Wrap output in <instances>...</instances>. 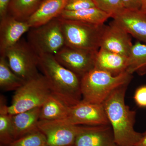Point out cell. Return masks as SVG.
Segmentation results:
<instances>
[{"label":"cell","mask_w":146,"mask_h":146,"mask_svg":"<svg viewBox=\"0 0 146 146\" xmlns=\"http://www.w3.org/2000/svg\"><path fill=\"white\" fill-rule=\"evenodd\" d=\"M129 84L119 87L103 104L115 142L119 146H135L142 133L134 129L136 112L126 104V92Z\"/></svg>","instance_id":"6da1fadb"},{"label":"cell","mask_w":146,"mask_h":146,"mask_svg":"<svg viewBox=\"0 0 146 146\" xmlns=\"http://www.w3.org/2000/svg\"><path fill=\"white\" fill-rule=\"evenodd\" d=\"M38 67L46 79L52 95L69 106L82 100L81 78L61 65L54 55H39Z\"/></svg>","instance_id":"7a4b0ae2"},{"label":"cell","mask_w":146,"mask_h":146,"mask_svg":"<svg viewBox=\"0 0 146 146\" xmlns=\"http://www.w3.org/2000/svg\"><path fill=\"white\" fill-rule=\"evenodd\" d=\"M131 79L132 75L126 71L114 76L94 68L81 78L82 100L92 103L103 104L114 90L129 84Z\"/></svg>","instance_id":"3957f363"},{"label":"cell","mask_w":146,"mask_h":146,"mask_svg":"<svg viewBox=\"0 0 146 146\" xmlns=\"http://www.w3.org/2000/svg\"><path fill=\"white\" fill-rule=\"evenodd\" d=\"M58 18L61 24L65 46L92 52H97L100 49L105 25H94Z\"/></svg>","instance_id":"277c9868"},{"label":"cell","mask_w":146,"mask_h":146,"mask_svg":"<svg viewBox=\"0 0 146 146\" xmlns=\"http://www.w3.org/2000/svg\"><path fill=\"white\" fill-rule=\"evenodd\" d=\"M52 94L46 79L39 74L15 91L7 110L11 115L41 107Z\"/></svg>","instance_id":"5b68a950"},{"label":"cell","mask_w":146,"mask_h":146,"mask_svg":"<svg viewBox=\"0 0 146 146\" xmlns=\"http://www.w3.org/2000/svg\"><path fill=\"white\" fill-rule=\"evenodd\" d=\"M27 42L39 55H55L65 46L61 24L58 18L28 32Z\"/></svg>","instance_id":"8992f818"},{"label":"cell","mask_w":146,"mask_h":146,"mask_svg":"<svg viewBox=\"0 0 146 146\" xmlns=\"http://www.w3.org/2000/svg\"><path fill=\"white\" fill-rule=\"evenodd\" d=\"M1 55L6 58L11 70L25 82L39 74V56L25 40L21 39Z\"/></svg>","instance_id":"52a82bcc"},{"label":"cell","mask_w":146,"mask_h":146,"mask_svg":"<svg viewBox=\"0 0 146 146\" xmlns=\"http://www.w3.org/2000/svg\"><path fill=\"white\" fill-rule=\"evenodd\" d=\"M82 125L72 124L65 119L39 120L38 129L44 135L48 146H69L74 145Z\"/></svg>","instance_id":"ba28073f"},{"label":"cell","mask_w":146,"mask_h":146,"mask_svg":"<svg viewBox=\"0 0 146 146\" xmlns=\"http://www.w3.org/2000/svg\"><path fill=\"white\" fill-rule=\"evenodd\" d=\"M66 121L76 125L99 126L110 124L103 104L82 100L69 107Z\"/></svg>","instance_id":"9c48e42d"},{"label":"cell","mask_w":146,"mask_h":146,"mask_svg":"<svg viewBox=\"0 0 146 146\" xmlns=\"http://www.w3.org/2000/svg\"><path fill=\"white\" fill-rule=\"evenodd\" d=\"M97 52L65 46L54 56L61 65L81 78L94 68V58Z\"/></svg>","instance_id":"30bf717a"},{"label":"cell","mask_w":146,"mask_h":146,"mask_svg":"<svg viewBox=\"0 0 146 146\" xmlns=\"http://www.w3.org/2000/svg\"><path fill=\"white\" fill-rule=\"evenodd\" d=\"M129 35L113 21L106 26L101 39L100 48L128 57L133 45Z\"/></svg>","instance_id":"8fae6325"},{"label":"cell","mask_w":146,"mask_h":146,"mask_svg":"<svg viewBox=\"0 0 146 146\" xmlns=\"http://www.w3.org/2000/svg\"><path fill=\"white\" fill-rule=\"evenodd\" d=\"M74 145L75 146H119L115 142L110 125H82Z\"/></svg>","instance_id":"7c38bea8"},{"label":"cell","mask_w":146,"mask_h":146,"mask_svg":"<svg viewBox=\"0 0 146 146\" xmlns=\"http://www.w3.org/2000/svg\"><path fill=\"white\" fill-rule=\"evenodd\" d=\"M112 18L128 33L146 43V15L143 11L124 9Z\"/></svg>","instance_id":"4fadbf2b"},{"label":"cell","mask_w":146,"mask_h":146,"mask_svg":"<svg viewBox=\"0 0 146 146\" xmlns=\"http://www.w3.org/2000/svg\"><path fill=\"white\" fill-rule=\"evenodd\" d=\"M0 20V54L1 55L7 49L20 41L23 35L31 28L27 22L18 21L9 14Z\"/></svg>","instance_id":"5bb4252c"},{"label":"cell","mask_w":146,"mask_h":146,"mask_svg":"<svg viewBox=\"0 0 146 146\" xmlns=\"http://www.w3.org/2000/svg\"><path fill=\"white\" fill-rule=\"evenodd\" d=\"M68 1V0H42L27 22L31 28L36 27L58 18L65 10Z\"/></svg>","instance_id":"9a60e30c"},{"label":"cell","mask_w":146,"mask_h":146,"mask_svg":"<svg viewBox=\"0 0 146 146\" xmlns=\"http://www.w3.org/2000/svg\"><path fill=\"white\" fill-rule=\"evenodd\" d=\"M128 57L100 48L94 58V68L117 76L126 71Z\"/></svg>","instance_id":"2e32d148"},{"label":"cell","mask_w":146,"mask_h":146,"mask_svg":"<svg viewBox=\"0 0 146 146\" xmlns=\"http://www.w3.org/2000/svg\"><path fill=\"white\" fill-rule=\"evenodd\" d=\"M41 107L12 115L14 140L39 130Z\"/></svg>","instance_id":"e0dca14e"},{"label":"cell","mask_w":146,"mask_h":146,"mask_svg":"<svg viewBox=\"0 0 146 146\" xmlns=\"http://www.w3.org/2000/svg\"><path fill=\"white\" fill-rule=\"evenodd\" d=\"M110 18L111 16L109 14L96 7H94L75 11L65 9L58 18L101 25L104 24L105 22Z\"/></svg>","instance_id":"ac0fdd59"},{"label":"cell","mask_w":146,"mask_h":146,"mask_svg":"<svg viewBox=\"0 0 146 146\" xmlns=\"http://www.w3.org/2000/svg\"><path fill=\"white\" fill-rule=\"evenodd\" d=\"M70 107L52 94L41 107L40 120L65 119Z\"/></svg>","instance_id":"d6986e66"},{"label":"cell","mask_w":146,"mask_h":146,"mask_svg":"<svg viewBox=\"0 0 146 146\" xmlns=\"http://www.w3.org/2000/svg\"><path fill=\"white\" fill-rule=\"evenodd\" d=\"M42 0H11L8 14L18 21L27 22L39 7Z\"/></svg>","instance_id":"ffe728a7"},{"label":"cell","mask_w":146,"mask_h":146,"mask_svg":"<svg viewBox=\"0 0 146 146\" xmlns=\"http://www.w3.org/2000/svg\"><path fill=\"white\" fill-rule=\"evenodd\" d=\"M126 72L132 75L137 72L143 75L146 73V44L138 42L133 45L128 56Z\"/></svg>","instance_id":"44dd1931"},{"label":"cell","mask_w":146,"mask_h":146,"mask_svg":"<svg viewBox=\"0 0 146 146\" xmlns=\"http://www.w3.org/2000/svg\"><path fill=\"white\" fill-rule=\"evenodd\" d=\"M25 82L11 69L4 55L0 56V87L5 91H16Z\"/></svg>","instance_id":"7402d4cb"},{"label":"cell","mask_w":146,"mask_h":146,"mask_svg":"<svg viewBox=\"0 0 146 146\" xmlns=\"http://www.w3.org/2000/svg\"><path fill=\"white\" fill-rule=\"evenodd\" d=\"M0 99V143L1 146H5L14 141L12 115L9 113L4 97Z\"/></svg>","instance_id":"603a6c76"},{"label":"cell","mask_w":146,"mask_h":146,"mask_svg":"<svg viewBox=\"0 0 146 146\" xmlns=\"http://www.w3.org/2000/svg\"><path fill=\"white\" fill-rule=\"evenodd\" d=\"M5 146H48L46 139L39 130L14 140Z\"/></svg>","instance_id":"cb8c5ba5"},{"label":"cell","mask_w":146,"mask_h":146,"mask_svg":"<svg viewBox=\"0 0 146 146\" xmlns=\"http://www.w3.org/2000/svg\"><path fill=\"white\" fill-rule=\"evenodd\" d=\"M96 7L109 14L112 18L124 8L121 0H94Z\"/></svg>","instance_id":"d4e9b609"},{"label":"cell","mask_w":146,"mask_h":146,"mask_svg":"<svg viewBox=\"0 0 146 146\" xmlns=\"http://www.w3.org/2000/svg\"><path fill=\"white\" fill-rule=\"evenodd\" d=\"M96 7L94 0H68L65 10L75 11Z\"/></svg>","instance_id":"484cf974"},{"label":"cell","mask_w":146,"mask_h":146,"mask_svg":"<svg viewBox=\"0 0 146 146\" xmlns=\"http://www.w3.org/2000/svg\"><path fill=\"white\" fill-rule=\"evenodd\" d=\"M133 99L138 107L146 108V85H142L136 89Z\"/></svg>","instance_id":"4316f807"},{"label":"cell","mask_w":146,"mask_h":146,"mask_svg":"<svg viewBox=\"0 0 146 146\" xmlns=\"http://www.w3.org/2000/svg\"><path fill=\"white\" fill-rule=\"evenodd\" d=\"M124 8L129 10H141L142 0H121Z\"/></svg>","instance_id":"83f0119b"},{"label":"cell","mask_w":146,"mask_h":146,"mask_svg":"<svg viewBox=\"0 0 146 146\" xmlns=\"http://www.w3.org/2000/svg\"><path fill=\"white\" fill-rule=\"evenodd\" d=\"M11 0H0V19L8 14L9 6Z\"/></svg>","instance_id":"f1b7e54d"},{"label":"cell","mask_w":146,"mask_h":146,"mask_svg":"<svg viewBox=\"0 0 146 146\" xmlns=\"http://www.w3.org/2000/svg\"><path fill=\"white\" fill-rule=\"evenodd\" d=\"M135 146H146V131L142 133V136L141 140Z\"/></svg>","instance_id":"f546056e"},{"label":"cell","mask_w":146,"mask_h":146,"mask_svg":"<svg viewBox=\"0 0 146 146\" xmlns=\"http://www.w3.org/2000/svg\"><path fill=\"white\" fill-rule=\"evenodd\" d=\"M146 9V0H142V6L141 10H144Z\"/></svg>","instance_id":"4dcf8cb0"},{"label":"cell","mask_w":146,"mask_h":146,"mask_svg":"<svg viewBox=\"0 0 146 146\" xmlns=\"http://www.w3.org/2000/svg\"><path fill=\"white\" fill-rule=\"evenodd\" d=\"M142 11H143V12H144V13H145V15H146V9H144V10H143Z\"/></svg>","instance_id":"1f68e13d"},{"label":"cell","mask_w":146,"mask_h":146,"mask_svg":"<svg viewBox=\"0 0 146 146\" xmlns=\"http://www.w3.org/2000/svg\"><path fill=\"white\" fill-rule=\"evenodd\" d=\"M75 146L74 145H71V146Z\"/></svg>","instance_id":"d6a6232c"}]
</instances>
